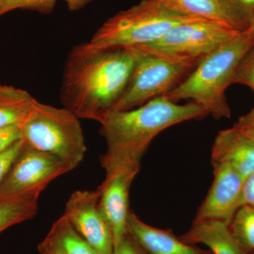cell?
Masks as SVG:
<instances>
[{"mask_svg": "<svg viewBox=\"0 0 254 254\" xmlns=\"http://www.w3.org/2000/svg\"><path fill=\"white\" fill-rule=\"evenodd\" d=\"M135 53L129 48H96L89 43L68 53L60 87L63 107L78 118L101 123L129 83Z\"/></svg>", "mask_w": 254, "mask_h": 254, "instance_id": "1", "label": "cell"}, {"mask_svg": "<svg viewBox=\"0 0 254 254\" xmlns=\"http://www.w3.org/2000/svg\"><path fill=\"white\" fill-rule=\"evenodd\" d=\"M207 115L196 103L180 105L165 95L137 108L110 112L100 123L107 145L101 158L105 177L122 170L140 171L143 155L160 132Z\"/></svg>", "mask_w": 254, "mask_h": 254, "instance_id": "2", "label": "cell"}, {"mask_svg": "<svg viewBox=\"0 0 254 254\" xmlns=\"http://www.w3.org/2000/svg\"><path fill=\"white\" fill-rule=\"evenodd\" d=\"M254 45L247 31L222 44L201 58L194 68L177 87L165 95L178 103L190 100L216 120L230 118L231 110L225 95L241 60Z\"/></svg>", "mask_w": 254, "mask_h": 254, "instance_id": "3", "label": "cell"}, {"mask_svg": "<svg viewBox=\"0 0 254 254\" xmlns=\"http://www.w3.org/2000/svg\"><path fill=\"white\" fill-rule=\"evenodd\" d=\"M21 131L26 146L54 155L71 170L84 158L86 145L80 119L64 107L36 100Z\"/></svg>", "mask_w": 254, "mask_h": 254, "instance_id": "4", "label": "cell"}, {"mask_svg": "<svg viewBox=\"0 0 254 254\" xmlns=\"http://www.w3.org/2000/svg\"><path fill=\"white\" fill-rule=\"evenodd\" d=\"M197 19L203 18L175 14L155 0H142L108 18L88 43L103 48L145 46L156 41L173 26Z\"/></svg>", "mask_w": 254, "mask_h": 254, "instance_id": "5", "label": "cell"}, {"mask_svg": "<svg viewBox=\"0 0 254 254\" xmlns=\"http://www.w3.org/2000/svg\"><path fill=\"white\" fill-rule=\"evenodd\" d=\"M134 65L129 83L113 111L137 108L178 86L200 60L173 58L142 46L133 47Z\"/></svg>", "mask_w": 254, "mask_h": 254, "instance_id": "6", "label": "cell"}, {"mask_svg": "<svg viewBox=\"0 0 254 254\" xmlns=\"http://www.w3.org/2000/svg\"><path fill=\"white\" fill-rule=\"evenodd\" d=\"M240 33L222 23L197 19L173 26L156 41L140 46L173 58L200 60Z\"/></svg>", "mask_w": 254, "mask_h": 254, "instance_id": "7", "label": "cell"}, {"mask_svg": "<svg viewBox=\"0 0 254 254\" xmlns=\"http://www.w3.org/2000/svg\"><path fill=\"white\" fill-rule=\"evenodd\" d=\"M54 155L25 147L0 184V198L39 195L50 182L71 171Z\"/></svg>", "mask_w": 254, "mask_h": 254, "instance_id": "8", "label": "cell"}, {"mask_svg": "<svg viewBox=\"0 0 254 254\" xmlns=\"http://www.w3.org/2000/svg\"><path fill=\"white\" fill-rule=\"evenodd\" d=\"M98 190L73 192L65 205L68 222L100 254H113L114 240L111 227L98 206Z\"/></svg>", "mask_w": 254, "mask_h": 254, "instance_id": "9", "label": "cell"}, {"mask_svg": "<svg viewBox=\"0 0 254 254\" xmlns=\"http://www.w3.org/2000/svg\"><path fill=\"white\" fill-rule=\"evenodd\" d=\"M211 187L195 214L193 222L215 220L230 225L241 207L243 177L235 169L222 163H212Z\"/></svg>", "mask_w": 254, "mask_h": 254, "instance_id": "10", "label": "cell"}, {"mask_svg": "<svg viewBox=\"0 0 254 254\" xmlns=\"http://www.w3.org/2000/svg\"><path fill=\"white\" fill-rule=\"evenodd\" d=\"M138 170H122L105 177L97 189L99 193L98 206L113 231L114 247L127 234V222L130 210V187Z\"/></svg>", "mask_w": 254, "mask_h": 254, "instance_id": "11", "label": "cell"}, {"mask_svg": "<svg viewBox=\"0 0 254 254\" xmlns=\"http://www.w3.org/2000/svg\"><path fill=\"white\" fill-rule=\"evenodd\" d=\"M127 230L146 254H212L186 243L171 230L150 226L131 211L127 218Z\"/></svg>", "mask_w": 254, "mask_h": 254, "instance_id": "12", "label": "cell"}, {"mask_svg": "<svg viewBox=\"0 0 254 254\" xmlns=\"http://www.w3.org/2000/svg\"><path fill=\"white\" fill-rule=\"evenodd\" d=\"M211 153L212 163L230 165L244 180L254 171V141L235 125L219 132Z\"/></svg>", "mask_w": 254, "mask_h": 254, "instance_id": "13", "label": "cell"}, {"mask_svg": "<svg viewBox=\"0 0 254 254\" xmlns=\"http://www.w3.org/2000/svg\"><path fill=\"white\" fill-rule=\"evenodd\" d=\"M180 238L190 245H204L212 254H249L233 236L229 225L223 222H193L190 230Z\"/></svg>", "mask_w": 254, "mask_h": 254, "instance_id": "14", "label": "cell"}, {"mask_svg": "<svg viewBox=\"0 0 254 254\" xmlns=\"http://www.w3.org/2000/svg\"><path fill=\"white\" fill-rule=\"evenodd\" d=\"M40 254H100L73 228L64 215L53 224L38 246Z\"/></svg>", "mask_w": 254, "mask_h": 254, "instance_id": "15", "label": "cell"}, {"mask_svg": "<svg viewBox=\"0 0 254 254\" xmlns=\"http://www.w3.org/2000/svg\"><path fill=\"white\" fill-rule=\"evenodd\" d=\"M28 91L0 83V128L26 121L36 101Z\"/></svg>", "mask_w": 254, "mask_h": 254, "instance_id": "16", "label": "cell"}, {"mask_svg": "<svg viewBox=\"0 0 254 254\" xmlns=\"http://www.w3.org/2000/svg\"><path fill=\"white\" fill-rule=\"evenodd\" d=\"M165 9L182 16L203 18L232 27L219 0H155ZM235 29V28H234ZM236 30V29H235Z\"/></svg>", "mask_w": 254, "mask_h": 254, "instance_id": "17", "label": "cell"}, {"mask_svg": "<svg viewBox=\"0 0 254 254\" xmlns=\"http://www.w3.org/2000/svg\"><path fill=\"white\" fill-rule=\"evenodd\" d=\"M39 197L21 195L0 198V233L33 218L38 212Z\"/></svg>", "mask_w": 254, "mask_h": 254, "instance_id": "18", "label": "cell"}, {"mask_svg": "<svg viewBox=\"0 0 254 254\" xmlns=\"http://www.w3.org/2000/svg\"><path fill=\"white\" fill-rule=\"evenodd\" d=\"M70 11H79L92 0H63ZM58 0H0V17L15 10H29L42 14H50Z\"/></svg>", "mask_w": 254, "mask_h": 254, "instance_id": "19", "label": "cell"}, {"mask_svg": "<svg viewBox=\"0 0 254 254\" xmlns=\"http://www.w3.org/2000/svg\"><path fill=\"white\" fill-rule=\"evenodd\" d=\"M230 231L241 247L249 254L254 252V208L242 205L229 225Z\"/></svg>", "mask_w": 254, "mask_h": 254, "instance_id": "20", "label": "cell"}, {"mask_svg": "<svg viewBox=\"0 0 254 254\" xmlns=\"http://www.w3.org/2000/svg\"><path fill=\"white\" fill-rule=\"evenodd\" d=\"M222 9L237 31H248L254 21V0H219Z\"/></svg>", "mask_w": 254, "mask_h": 254, "instance_id": "21", "label": "cell"}, {"mask_svg": "<svg viewBox=\"0 0 254 254\" xmlns=\"http://www.w3.org/2000/svg\"><path fill=\"white\" fill-rule=\"evenodd\" d=\"M235 83L250 87L254 92V45L237 65L232 81V84Z\"/></svg>", "mask_w": 254, "mask_h": 254, "instance_id": "22", "label": "cell"}, {"mask_svg": "<svg viewBox=\"0 0 254 254\" xmlns=\"http://www.w3.org/2000/svg\"><path fill=\"white\" fill-rule=\"evenodd\" d=\"M25 147L24 142L21 139L0 153V184L4 180L15 160Z\"/></svg>", "mask_w": 254, "mask_h": 254, "instance_id": "23", "label": "cell"}, {"mask_svg": "<svg viewBox=\"0 0 254 254\" xmlns=\"http://www.w3.org/2000/svg\"><path fill=\"white\" fill-rule=\"evenodd\" d=\"M21 139V127L18 125L0 128V153Z\"/></svg>", "mask_w": 254, "mask_h": 254, "instance_id": "24", "label": "cell"}, {"mask_svg": "<svg viewBox=\"0 0 254 254\" xmlns=\"http://www.w3.org/2000/svg\"><path fill=\"white\" fill-rule=\"evenodd\" d=\"M113 254H146L128 233L114 247Z\"/></svg>", "mask_w": 254, "mask_h": 254, "instance_id": "25", "label": "cell"}, {"mask_svg": "<svg viewBox=\"0 0 254 254\" xmlns=\"http://www.w3.org/2000/svg\"><path fill=\"white\" fill-rule=\"evenodd\" d=\"M242 205L254 208V171L244 181L241 192V206Z\"/></svg>", "mask_w": 254, "mask_h": 254, "instance_id": "26", "label": "cell"}, {"mask_svg": "<svg viewBox=\"0 0 254 254\" xmlns=\"http://www.w3.org/2000/svg\"><path fill=\"white\" fill-rule=\"evenodd\" d=\"M235 126L247 133L254 141V108L239 119Z\"/></svg>", "mask_w": 254, "mask_h": 254, "instance_id": "27", "label": "cell"}, {"mask_svg": "<svg viewBox=\"0 0 254 254\" xmlns=\"http://www.w3.org/2000/svg\"><path fill=\"white\" fill-rule=\"evenodd\" d=\"M247 32H248V33H250L251 36L253 37V38H254V21L253 24H252V26H251V28H250V29L248 30V31H247Z\"/></svg>", "mask_w": 254, "mask_h": 254, "instance_id": "28", "label": "cell"}, {"mask_svg": "<svg viewBox=\"0 0 254 254\" xmlns=\"http://www.w3.org/2000/svg\"><path fill=\"white\" fill-rule=\"evenodd\" d=\"M250 254H254V252H253V253H251Z\"/></svg>", "mask_w": 254, "mask_h": 254, "instance_id": "29", "label": "cell"}]
</instances>
